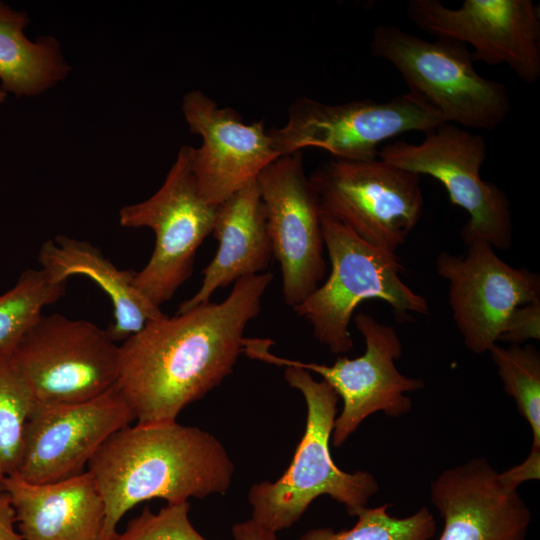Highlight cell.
<instances>
[{"instance_id": "obj_1", "label": "cell", "mask_w": 540, "mask_h": 540, "mask_svg": "<svg viewBox=\"0 0 540 540\" xmlns=\"http://www.w3.org/2000/svg\"><path fill=\"white\" fill-rule=\"evenodd\" d=\"M272 280L270 272L240 278L223 301L149 321L119 345L116 385L138 424L176 422L232 373Z\"/></svg>"}, {"instance_id": "obj_2", "label": "cell", "mask_w": 540, "mask_h": 540, "mask_svg": "<svg viewBox=\"0 0 540 540\" xmlns=\"http://www.w3.org/2000/svg\"><path fill=\"white\" fill-rule=\"evenodd\" d=\"M104 502L101 540H113L121 518L137 504H167L225 494L234 464L211 433L176 422L128 425L112 434L87 465Z\"/></svg>"}, {"instance_id": "obj_3", "label": "cell", "mask_w": 540, "mask_h": 540, "mask_svg": "<svg viewBox=\"0 0 540 540\" xmlns=\"http://www.w3.org/2000/svg\"><path fill=\"white\" fill-rule=\"evenodd\" d=\"M284 378L305 399V431L283 475L250 488L251 518L278 533L295 524L312 502L323 495L345 506L349 515L356 516L368 507L379 484L370 472H346L332 459L329 442L339 396L326 381L315 380L311 372L303 368L285 367Z\"/></svg>"}, {"instance_id": "obj_4", "label": "cell", "mask_w": 540, "mask_h": 540, "mask_svg": "<svg viewBox=\"0 0 540 540\" xmlns=\"http://www.w3.org/2000/svg\"><path fill=\"white\" fill-rule=\"evenodd\" d=\"M371 54L399 72L411 95L444 122L494 130L508 116L507 87L480 76L468 46L448 37L420 38L392 24L374 28Z\"/></svg>"}, {"instance_id": "obj_5", "label": "cell", "mask_w": 540, "mask_h": 540, "mask_svg": "<svg viewBox=\"0 0 540 540\" xmlns=\"http://www.w3.org/2000/svg\"><path fill=\"white\" fill-rule=\"evenodd\" d=\"M320 218L330 275L292 309L311 325L321 345L337 355L351 351L350 321L368 299H380L399 313L429 314L427 300L401 279L403 266L395 253L370 245L322 212Z\"/></svg>"}, {"instance_id": "obj_6", "label": "cell", "mask_w": 540, "mask_h": 540, "mask_svg": "<svg viewBox=\"0 0 540 540\" xmlns=\"http://www.w3.org/2000/svg\"><path fill=\"white\" fill-rule=\"evenodd\" d=\"M356 329L365 341V352L354 359L340 357L332 365L302 362L275 355L273 341L246 338L243 353L253 360L287 367L295 366L322 377L343 401L336 416L331 439L334 447L342 446L361 423L376 412L399 418L412 409L407 393L421 390L422 379L398 371L395 361L402 355V342L396 330L380 323L367 313L354 317Z\"/></svg>"}, {"instance_id": "obj_7", "label": "cell", "mask_w": 540, "mask_h": 540, "mask_svg": "<svg viewBox=\"0 0 540 540\" xmlns=\"http://www.w3.org/2000/svg\"><path fill=\"white\" fill-rule=\"evenodd\" d=\"M308 176L321 212L379 249L396 253L422 215L421 175L379 157L334 159Z\"/></svg>"}, {"instance_id": "obj_8", "label": "cell", "mask_w": 540, "mask_h": 540, "mask_svg": "<svg viewBox=\"0 0 540 540\" xmlns=\"http://www.w3.org/2000/svg\"><path fill=\"white\" fill-rule=\"evenodd\" d=\"M192 146L180 147L162 186L148 199L123 207L119 223L148 227L155 246L134 284L157 306L168 302L191 276L196 251L212 233L217 206L200 195L192 166Z\"/></svg>"}, {"instance_id": "obj_9", "label": "cell", "mask_w": 540, "mask_h": 540, "mask_svg": "<svg viewBox=\"0 0 540 540\" xmlns=\"http://www.w3.org/2000/svg\"><path fill=\"white\" fill-rule=\"evenodd\" d=\"M485 138L451 123L429 131L420 143L395 141L379 150V158L397 167L438 180L450 201L469 215L461 230L464 243L482 240L493 248L512 245L510 201L480 174L486 159Z\"/></svg>"}, {"instance_id": "obj_10", "label": "cell", "mask_w": 540, "mask_h": 540, "mask_svg": "<svg viewBox=\"0 0 540 540\" xmlns=\"http://www.w3.org/2000/svg\"><path fill=\"white\" fill-rule=\"evenodd\" d=\"M443 123L408 92L388 100L340 104L300 97L289 106L287 123L268 133L280 157L313 147L337 160L364 161L378 158V146L390 138L411 131L425 133Z\"/></svg>"}, {"instance_id": "obj_11", "label": "cell", "mask_w": 540, "mask_h": 540, "mask_svg": "<svg viewBox=\"0 0 540 540\" xmlns=\"http://www.w3.org/2000/svg\"><path fill=\"white\" fill-rule=\"evenodd\" d=\"M11 354L38 402L85 401L118 378L119 345L106 329L61 314H41Z\"/></svg>"}, {"instance_id": "obj_12", "label": "cell", "mask_w": 540, "mask_h": 540, "mask_svg": "<svg viewBox=\"0 0 540 540\" xmlns=\"http://www.w3.org/2000/svg\"><path fill=\"white\" fill-rule=\"evenodd\" d=\"M135 414L115 384L79 402L34 405L26 423L17 474L34 484L65 480L83 473L89 461Z\"/></svg>"}, {"instance_id": "obj_13", "label": "cell", "mask_w": 540, "mask_h": 540, "mask_svg": "<svg viewBox=\"0 0 540 540\" xmlns=\"http://www.w3.org/2000/svg\"><path fill=\"white\" fill-rule=\"evenodd\" d=\"M273 255L282 272L285 303L294 308L326 273L321 209L301 151L284 155L258 175Z\"/></svg>"}, {"instance_id": "obj_14", "label": "cell", "mask_w": 540, "mask_h": 540, "mask_svg": "<svg viewBox=\"0 0 540 540\" xmlns=\"http://www.w3.org/2000/svg\"><path fill=\"white\" fill-rule=\"evenodd\" d=\"M410 20L422 31L471 45L473 61L506 64L525 84L540 78V14L531 0H410Z\"/></svg>"}, {"instance_id": "obj_15", "label": "cell", "mask_w": 540, "mask_h": 540, "mask_svg": "<svg viewBox=\"0 0 540 540\" xmlns=\"http://www.w3.org/2000/svg\"><path fill=\"white\" fill-rule=\"evenodd\" d=\"M465 256L442 252L436 271L448 282L449 305L465 346L489 352L515 308L540 301V277L503 261L482 240L465 243Z\"/></svg>"}, {"instance_id": "obj_16", "label": "cell", "mask_w": 540, "mask_h": 540, "mask_svg": "<svg viewBox=\"0 0 540 540\" xmlns=\"http://www.w3.org/2000/svg\"><path fill=\"white\" fill-rule=\"evenodd\" d=\"M182 112L190 131L202 138L193 148L192 166L198 191L212 206L255 181L280 157L263 120L245 123L236 110L219 107L199 90L184 95Z\"/></svg>"}, {"instance_id": "obj_17", "label": "cell", "mask_w": 540, "mask_h": 540, "mask_svg": "<svg viewBox=\"0 0 540 540\" xmlns=\"http://www.w3.org/2000/svg\"><path fill=\"white\" fill-rule=\"evenodd\" d=\"M430 500L443 518L438 540H526L531 511L484 457L442 471Z\"/></svg>"}, {"instance_id": "obj_18", "label": "cell", "mask_w": 540, "mask_h": 540, "mask_svg": "<svg viewBox=\"0 0 540 540\" xmlns=\"http://www.w3.org/2000/svg\"><path fill=\"white\" fill-rule=\"evenodd\" d=\"M24 540H101L105 508L93 476L34 484L17 473L2 480Z\"/></svg>"}, {"instance_id": "obj_19", "label": "cell", "mask_w": 540, "mask_h": 540, "mask_svg": "<svg viewBox=\"0 0 540 540\" xmlns=\"http://www.w3.org/2000/svg\"><path fill=\"white\" fill-rule=\"evenodd\" d=\"M212 234L219 243L216 255L203 270L200 288L177 313L210 302L217 289L240 278L266 272L274 255L256 180L217 206Z\"/></svg>"}, {"instance_id": "obj_20", "label": "cell", "mask_w": 540, "mask_h": 540, "mask_svg": "<svg viewBox=\"0 0 540 540\" xmlns=\"http://www.w3.org/2000/svg\"><path fill=\"white\" fill-rule=\"evenodd\" d=\"M38 260L55 283L66 284L69 277L83 275L105 292L113 308V321L106 331L115 343H122L149 321L165 315L137 289L136 272L119 269L87 241L58 235L42 244Z\"/></svg>"}, {"instance_id": "obj_21", "label": "cell", "mask_w": 540, "mask_h": 540, "mask_svg": "<svg viewBox=\"0 0 540 540\" xmlns=\"http://www.w3.org/2000/svg\"><path fill=\"white\" fill-rule=\"evenodd\" d=\"M26 12L0 2V88L17 97L36 96L66 78L70 66L52 36L29 40Z\"/></svg>"}, {"instance_id": "obj_22", "label": "cell", "mask_w": 540, "mask_h": 540, "mask_svg": "<svg viewBox=\"0 0 540 540\" xmlns=\"http://www.w3.org/2000/svg\"><path fill=\"white\" fill-rule=\"evenodd\" d=\"M65 292V283L53 282L42 269H27L15 285L0 295V354L12 353L25 333Z\"/></svg>"}, {"instance_id": "obj_23", "label": "cell", "mask_w": 540, "mask_h": 540, "mask_svg": "<svg viewBox=\"0 0 540 540\" xmlns=\"http://www.w3.org/2000/svg\"><path fill=\"white\" fill-rule=\"evenodd\" d=\"M503 384L519 413L529 424L533 442L531 453L540 454V353L533 345L497 343L489 350Z\"/></svg>"}, {"instance_id": "obj_24", "label": "cell", "mask_w": 540, "mask_h": 540, "mask_svg": "<svg viewBox=\"0 0 540 540\" xmlns=\"http://www.w3.org/2000/svg\"><path fill=\"white\" fill-rule=\"evenodd\" d=\"M35 404L12 354H0V481L18 471L26 423Z\"/></svg>"}, {"instance_id": "obj_25", "label": "cell", "mask_w": 540, "mask_h": 540, "mask_svg": "<svg viewBox=\"0 0 540 540\" xmlns=\"http://www.w3.org/2000/svg\"><path fill=\"white\" fill-rule=\"evenodd\" d=\"M391 504L361 510L357 522L347 530L313 528L297 540H430L436 532L435 518L427 506L406 517L388 513Z\"/></svg>"}, {"instance_id": "obj_26", "label": "cell", "mask_w": 540, "mask_h": 540, "mask_svg": "<svg viewBox=\"0 0 540 540\" xmlns=\"http://www.w3.org/2000/svg\"><path fill=\"white\" fill-rule=\"evenodd\" d=\"M188 501L167 504L157 513L145 506L113 540H207L189 519Z\"/></svg>"}, {"instance_id": "obj_27", "label": "cell", "mask_w": 540, "mask_h": 540, "mask_svg": "<svg viewBox=\"0 0 540 540\" xmlns=\"http://www.w3.org/2000/svg\"><path fill=\"white\" fill-rule=\"evenodd\" d=\"M540 339V301L521 305L506 320L498 341L520 345Z\"/></svg>"}, {"instance_id": "obj_28", "label": "cell", "mask_w": 540, "mask_h": 540, "mask_svg": "<svg viewBox=\"0 0 540 540\" xmlns=\"http://www.w3.org/2000/svg\"><path fill=\"white\" fill-rule=\"evenodd\" d=\"M500 477L512 489H518V486L525 481L538 480L540 477V454L530 452L522 463L500 472Z\"/></svg>"}, {"instance_id": "obj_29", "label": "cell", "mask_w": 540, "mask_h": 540, "mask_svg": "<svg viewBox=\"0 0 540 540\" xmlns=\"http://www.w3.org/2000/svg\"><path fill=\"white\" fill-rule=\"evenodd\" d=\"M16 516L9 494L0 493V540H24L16 531Z\"/></svg>"}, {"instance_id": "obj_30", "label": "cell", "mask_w": 540, "mask_h": 540, "mask_svg": "<svg viewBox=\"0 0 540 540\" xmlns=\"http://www.w3.org/2000/svg\"><path fill=\"white\" fill-rule=\"evenodd\" d=\"M231 532L234 540H278L277 533L264 528L252 518L234 524Z\"/></svg>"}, {"instance_id": "obj_31", "label": "cell", "mask_w": 540, "mask_h": 540, "mask_svg": "<svg viewBox=\"0 0 540 540\" xmlns=\"http://www.w3.org/2000/svg\"><path fill=\"white\" fill-rule=\"evenodd\" d=\"M6 95L7 93L4 92L1 88H0V104L3 103L6 99Z\"/></svg>"}, {"instance_id": "obj_32", "label": "cell", "mask_w": 540, "mask_h": 540, "mask_svg": "<svg viewBox=\"0 0 540 540\" xmlns=\"http://www.w3.org/2000/svg\"><path fill=\"white\" fill-rule=\"evenodd\" d=\"M4 491V485H3V482L0 481V493H2Z\"/></svg>"}]
</instances>
